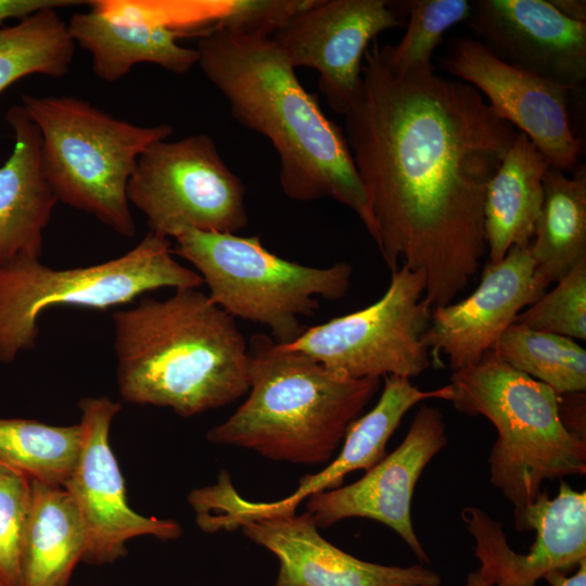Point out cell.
Masks as SVG:
<instances>
[{
  "label": "cell",
  "mask_w": 586,
  "mask_h": 586,
  "mask_svg": "<svg viewBox=\"0 0 586 586\" xmlns=\"http://www.w3.org/2000/svg\"><path fill=\"white\" fill-rule=\"evenodd\" d=\"M67 22L56 9L38 11L0 28V92L34 74L65 76L75 53Z\"/></svg>",
  "instance_id": "cell-26"
},
{
  "label": "cell",
  "mask_w": 586,
  "mask_h": 586,
  "mask_svg": "<svg viewBox=\"0 0 586 586\" xmlns=\"http://www.w3.org/2000/svg\"><path fill=\"white\" fill-rule=\"evenodd\" d=\"M546 290L535 277L528 246H513L487 265L479 286L466 298L433 308L425 343L434 361L445 357L453 371L476 364L517 316Z\"/></svg>",
  "instance_id": "cell-17"
},
{
  "label": "cell",
  "mask_w": 586,
  "mask_h": 586,
  "mask_svg": "<svg viewBox=\"0 0 586 586\" xmlns=\"http://www.w3.org/2000/svg\"><path fill=\"white\" fill-rule=\"evenodd\" d=\"M549 168L537 146L519 132L486 190L484 232L489 265L502 260L511 247L531 244Z\"/></svg>",
  "instance_id": "cell-21"
},
{
  "label": "cell",
  "mask_w": 586,
  "mask_h": 586,
  "mask_svg": "<svg viewBox=\"0 0 586 586\" xmlns=\"http://www.w3.org/2000/svg\"><path fill=\"white\" fill-rule=\"evenodd\" d=\"M402 13L386 0H314L271 39L290 64L319 73L329 105L345 114L361 79L366 51L375 37L403 25Z\"/></svg>",
  "instance_id": "cell-15"
},
{
  "label": "cell",
  "mask_w": 586,
  "mask_h": 586,
  "mask_svg": "<svg viewBox=\"0 0 586 586\" xmlns=\"http://www.w3.org/2000/svg\"><path fill=\"white\" fill-rule=\"evenodd\" d=\"M0 586H2L1 583H0Z\"/></svg>",
  "instance_id": "cell-37"
},
{
  "label": "cell",
  "mask_w": 586,
  "mask_h": 586,
  "mask_svg": "<svg viewBox=\"0 0 586 586\" xmlns=\"http://www.w3.org/2000/svg\"><path fill=\"white\" fill-rule=\"evenodd\" d=\"M466 586H489L482 578L479 570L469 572L466 579Z\"/></svg>",
  "instance_id": "cell-36"
},
{
  "label": "cell",
  "mask_w": 586,
  "mask_h": 586,
  "mask_svg": "<svg viewBox=\"0 0 586 586\" xmlns=\"http://www.w3.org/2000/svg\"><path fill=\"white\" fill-rule=\"evenodd\" d=\"M116 380L131 404L189 418L249 392V344L235 319L199 289L141 297L112 314Z\"/></svg>",
  "instance_id": "cell-3"
},
{
  "label": "cell",
  "mask_w": 586,
  "mask_h": 586,
  "mask_svg": "<svg viewBox=\"0 0 586 586\" xmlns=\"http://www.w3.org/2000/svg\"><path fill=\"white\" fill-rule=\"evenodd\" d=\"M544 200L531 242L535 277L547 286L586 259V170L573 177L550 167L545 174Z\"/></svg>",
  "instance_id": "cell-24"
},
{
  "label": "cell",
  "mask_w": 586,
  "mask_h": 586,
  "mask_svg": "<svg viewBox=\"0 0 586 586\" xmlns=\"http://www.w3.org/2000/svg\"><path fill=\"white\" fill-rule=\"evenodd\" d=\"M5 119L15 143L0 167V265L41 257L43 231L59 202L44 173L37 126L22 105L11 106Z\"/></svg>",
  "instance_id": "cell-19"
},
{
  "label": "cell",
  "mask_w": 586,
  "mask_h": 586,
  "mask_svg": "<svg viewBox=\"0 0 586 586\" xmlns=\"http://www.w3.org/2000/svg\"><path fill=\"white\" fill-rule=\"evenodd\" d=\"M200 275L181 265L169 239L149 232L127 253L84 267L54 269L20 256L0 265V362L37 342L43 310L71 305L105 310L157 289H199Z\"/></svg>",
  "instance_id": "cell-8"
},
{
  "label": "cell",
  "mask_w": 586,
  "mask_h": 586,
  "mask_svg": "<svg viewBox=\"0 0 586 586\" xmlns=\"http://www.w3.org/2000/svg\"><path fill=\"white\" fill-rule=\"evenodd\" d=\"M449 385L459 412L483 416L495 426L489 480L514 509L532 504L545 481L586 473V440L564 425L560 395L547 384L488 351L453 371Z\"/></svg>",
  "instance_id": "cell-5"
},
{
  "label": "cell",
  "mask_w": 586,
  "mask_h": 586,
  "mask_svg": "<svg viewBox=\"0 0 586 586\" xmlns=\"http://www.w3.org/2000/svg\"><path fill=\"white\" fill-rule=\"evenodd\" d=\"M550 586H586V559L577 565L574 575L568 576L565 572L552 571L544 577Z\"/></svg>",
  "instance_id": "cell-34"
},
{
  "label": "cell",
  "mask_w": 586,
  "mask_h": 586,
  "mask_svg": "<svg viewBox=\"0 0 586 586\" xmlns=\"http://www.w3.org/2000/svg\"><path fill=\"white\" fill-rule=\"evenodd\" d=\"M518 531L533 530L527 553L514 552L501 523L479 507H466L461 519L474 539L477 569L489 586H535L552 571L568 572L586 559V493L561 480L555 498L542 492L530 505L513 509Z\"/></svg>",
  "instance_id": "cell-14"
},
{
  "label": "cell",
  "mask_w": 586,
  "mask_h": 586,
  "mask_svg": "<svg viewBox=\"0 0 586 586\" xmlns=\"http://www.w3.org/2000/svg\"><path fill=\"white\" fill-rule=\"evenodd\" d=\"M75 0H0V25L10 18L23 20L49 8H65L84 3Z\"/></svg>",
  "instance_id": "cell-33"
},
{
  "label": "cell",
  "mask_w": 586,
  "mask_h": 586,
  "mask_svg": "<svg viewBox=\"0 0 586 586\" xmlns=\"http://www.w3.org/2000/svg\"><path fill=\"white\" fill-rule=\"evenodd\" d=\"M441 66L485 95L492 110L524 133L550 167L563 171L575 165L581 141L570 124L571 89L506 62L468 36L449 40Z\"/></svg>",
  "instance_id": "cell-13"
},
{
  "label": "cell",
  "mask_w": 586,
  "mask_h": 586,
  "mask_svg": "<svg viewBox=\"0 0 586 586\" xmlns=\"http://www.w3.org/2000/svg\"><path fill=\"white\" fill-rule=\"evenodd\" d=\"M447 443L442 411L423 404L395 450L358 481L309 495L306 512L320 528L353 517L383 523L402 537L420 561L429 562L412 526L411 499L422 471Z\"/></svg>",
  "instance_id": "cell-16"
},
{
  "label": "cell",
  "mask_w": 586,
  "mask_h": 586,
  "mask_svg": "<svg viewBox=\"0 0 586 586\" xmlns=\"http://www.w3.org/2000/svg\"><path fill=\"white\" fill-rule=\"evenodd\" d=\"M491 351L558 394L586 390V351L573 339L512 323Z\"/></svg>",
  "instance_id": "cell-27"
},
{
  "label": "cell",
  "mask_w": 586,
  "mask_h": 586,
  "mask_svg": "<svg viewBox=\"0 0 586 586\" xmlns=\"http://www.w3.org/2000/svg\"><path fill=\"white\" fill-rule=\"evenodd\" d=\"M67 26L75 44L90 53L94 74L106 82L140 63L183 75L199 62V51L178 44L180 37L167 29L116 23L92 11L73 14Z\"/></svg>",
  "instance_id": "cell-22"
},
{
  "label": "cell",
  "mask_w": 586,
  "mask_h": 586,
  "mask_svg": "<svg viewBox=\"0 0 586 586\" xmlns=\"http://www.w3.org/2000/svg\"><path fill=\"white\" fill-rule=\"evenodd\" d=\"M22 102L40 132L44 173L59 202L132 237L129 179L140 155L173 127L136 125L73 97L23 94Z\"/></svg>",
  "instance_id": "cell-6"
},
{
  "label": "cell",
  "mask_w": 586,
  "mask_h": 586,
  "mask_svg": "<svg viewBox=\"0 0 586 586\" xmlns=\"http://www.w3.org/2000/svg\"><path fill=\"white\" fill-rule=\"evenodd\" d=\"M243 0H91L90 11L122 24L163 28L179 37L214 30Z\"/></svg>",
  "instance_id": "cell-28"
},
{
  "label": "cell",
  "mask_w": 586,
  "mask_h": 586,
  "mask_svg": "<svg viewBox=\"0 0 586 586\" xmlns=\"http://www.w3.org/2000/svg\"><path fill=\"white\" fill-rule=\"evenodd\" d=\"M196 50L198 65L233 117L273 145L283 193L302 202L332 199L351 208L371 235L369 203L346 137L271 37L214 29Z\"/></svg>",
  "instance_id": "cell-2"
},
{
  "label": "cell",
  "mask_w": 586,
  "mask_h": 586,
  "mask_svg": "<svg viewBox=\"0 0 586 586\" xmlns=\"http://www.w3.org/2000/svg\"><path fill=\"white\" fill-rule=\"evenodd\" d=\"M472 3L468 0L405 1L407 30L395 46H380L386 63L397 72L434 71L431 59L454 25L466 22Z\"/></svg>",
  "instance_id": "cell-29"
},
{
  "label": "cell",
  "mask_w": 586,
  "mask_h": 586,
  "mask_svg": "<svg viewBox=\"0 0 586 586\" xmlns=\"http://www.w3.org/2000/svg\"><path fill=\"white\" fill-rule=\"evenodd\" d=\"M31 500V481L0 466V583L2 586H23V560Z\"/></svg>",
  "instance_id": "cell-31"
},
{
  "label": "cell",
  "mask_w": 586,
  "mask_h": 586,
  "mask_svg": "<svg viewBox=\"0 0 586 586\" xmlns=\"http://www.w3.org/2000/svg\"><path fill=\"white\" fill-rule=\"evenodd\" d=\"M564 16L581 23H586L585 0H549Z\"/></svg>",
  "instance_id": "cell-35"
},
{
  "label": "cell",
  "mask_w": 586,
  "mask_h": 586,
  "mask_svg": "<svg viewBox=\"0 0 586 586\" xmlns=\"http://www.w3.org/2000/svg\"><path fill=\"white\" fill-rule=\"evenodd\" d=\"M23 586H69L86 551V531L76 504L59 485L31 482Z\"/></svg>",
  "instance_id": "cell-23"
},
{
  "label": "cell",
  "mask_w": 586,
  "mask_h": 586,
  "mask_svg": "<svg viewBox=\"0 0 586 586\" xmlns=\"http://www.w3.org/2000/svg\"><path fill=\"white\" fill-rule=\"evenodd\" d=\"M204 532L241 528L271 551L280 568L275 586H441L442 578L422 564L384 565L360 560L332 545L307 512L243 499L221 471L215 485L196 488L191 499Z\"/></svg>",
  "instance_id": "cell-9"
},
{
  "label": "cell",
  "mask_w": 586,
  "mask_h": 586,
  "mask_svg": "<svg viewBox=\"0 0 586 586\" xmlns=\"http://www.w3.org/2000/svg\"><path fill=\"white\" fill-rule=\"evenodd\" d=\"M450 385L423 391L402 377H385L382 394L374 407L348 426L343 447L327 468L300 479L297 488L283 499L268 502L273 508L296 509L309 495L340 487L344 476L369 470L385 456V446L403 417L415 405L428 399L450 400Z\"/></svg>",
  "instance_id": "cell-20"
},
{
  "label": "cell",
  "mask_w": 586,
  "mask_h": 586,
  "mask_svg": "<svg viewBox=\"0 0 586 586\" xmlns=\"http://www.w3.org/2000/svg\"><path fill=\"white\" fill-rule=\"evenodd\" d=\"M81 426L0 418V466L31 482L63 486L81 446Z\"/></svg>",
  "instance_id": "cell-25"
},
{
  "label": "cell",
  "mask_w": 586,
  "mask_h": 586,
  "mask_svg": "<svg viewBox=\"0 0 586 586\" xmlns=\"http://www.w3.org/2000/svg\"><path fill=\"white\" fill-rule=\"evenodd\" d=\"M244 196L241 179L205 133L150 145L127 186L150 232L169 240L188 229L237 233L249 222Z\"/></svg>",
  "instance_id": "cell-11"
},
{
  "label": "cell",
  "mask_w": 586,
  "mask_h": 586,
  "mask_svg": "<svg viewBox=\"0 0 586 586\" xmlns=\"http://www.w3.org/2000/svg\"><path fill=\"white\" fill-rule=\"evenodd\" d=\"M82 437L74 470L63 487L76 504L86 531L82 562L104 565L127 555L128 540L150 535L179 538L181 525L171 519L144 517L131 509L110 443L111 424L122 405L107 397L78 403Z\"/></svg>",
  "instance_id": "cell-12"
},
{
  "label": "cell",
  "mask_w": 586,
  "mask_h": 586,
  "mask_svg": "<svg viewBox=\"0 0 586 586\" xmlns=\"http://www.w3.org/2000/svg\"><path fill=\"white\" fill-rule=\"evenodd\" d=\"M249 353V396L206 437L270 460L328 462L380 386V379L335 372L266 334L251 337Z\"/></svg>",
  "instance_id": "cell-4"
},
{
  "label": "cell",
  "mask_w": 586,
  "mask_h": 586,
  "mask_svg": "<svg viewBox=\"0 0 586 586\" xmlns=\"http://www.w3.org/2000/svg\"><path fill=\"white\" fill-rule=\"evenodd\" d=\"M466 21L506 62L573 90L586 78V23L559 12L549 0L471 1Z\"/></svg>",
  "instance_id": "cell-18"
},
{
  "label": "cell",
  "mask_w": 586,
  "mask_h": 586,
  "mask_svg": "<svg viewBox=\"0 0 586 586\" xmlns=\"http://www.w3.org/2000/svg\"><path fill=\"white\" fill-rule=\"evenodd\" d=\"M344 115L386 266L421 272L432 308L454 302L487 252V186L519 131L460 79L393 69L378 42Z\"/></svg>",
  "instance_id": "cell-1"
},
{
  "label": "cell",
  "mask_w": 586,
  "mask_h": 586,
  "mask_svg": "<svg viewBox=\"0 0 586 586\" xmlns=\"http://www.w3.org/2000/svg\"><path fill=\"white\" fill-rule=\"evenodd\" d=\"M174 240V254L193 266L217 306L268 328L280 344L303 333L301 318L313 315L320 300L337 301L351 284L348 263L302 265L271 253L257 235L188 229Z\"/></svg>",
  "instance_id": "cell-7"
},
{
  "label": "cell",
  "mask_w": 586,
  "mask_h": 586,
  "mask_svg": "<svg viewBox=\"0 0 586 586\" xmlns=\"http://www.w3.org/2000/svg\"><path fill=\"white\" fill-rule=\"evenodd\" d=\"M373 304L324 323L306 328L288 348L349 378H413L431 365L425 343L432 306L425 279L399 266Z\"/></svg>",
  "instance_id": "cell-10"
},
{
  "label": "cell",
  "mask_w": 586,
  "mask_h": 586,
  "mask_svg": "<svg viewBox=\"0 0 586 586\" xmlns=\"http://www.w3.org/2000/svg\"><path fill=\"white\" fill-rule=\"evenodd\" d=\"M314 0H243L241 7L215 29L272 37L290 18Z\"/></svg>",
  "instance_id": "cell-32"
},
{
  "label": "cell",
  "mask_w": 586,
  "mask_h": 586,
  "mask_svg": "<svg viewBox=\"0 0 586 586\" xmlns=\"http://www.w3.org/2000/svg\"><path fill=\"white\" fill-rule=\"evenodd\" d=\"M515 324L570 339H586V259L515 318Z\"/></svg>",
  "instance_id": "cell-30"
}]
</instances>
